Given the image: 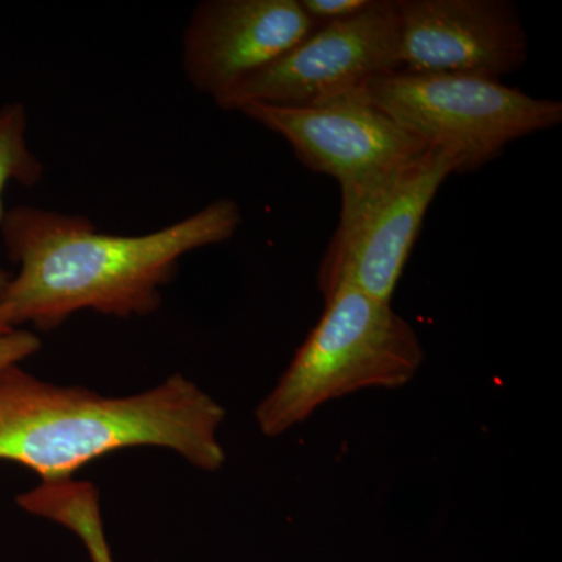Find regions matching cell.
I'll return each mask as SVG.
<instances>
[{"label":"cell","instance_id":"6da1fadb","mask_svg":"<svg viewBox=\"0 0 562 562\" xmlns=\"http://www.w3.org/2000/svg\"><path fill=\"white\" fill-rule=\"evenodd\" d=\"M243 213L220 199L161 231L124 236L99 232L88 217L38 206H14L0 232L20 273L2 305L11 324L31 322L41 331L60 327L74 313L91 310L131 319L161 305V290L184 255L235 236Z\"/></svg>","mask_w":562,"mask_h":562},{"label":"cell","instance_id":"7a4b0ae2","mask_svg":"<svg viewBox=\"0 0 562 562\" xmlns=\"http://www.w3.org/2000/svg\"><path fill=\"white\" fill-rule=\"evenodd\" d=\"M225 409L198 384L173 373L124 397L58 386L22 371L0 369V460L69 480L88 462L132 447H161L205 472L225 462L217 432Z\"/></svg>","mask_w":562,"mask_h":562},{"label":"cell","instance_id":"3957f363","mask_svg":"<svg viewBox=\"0 0 562 562\" xmlns=\"http://www.w3.org/2000/svg\"><path fill=\"white\" fill-rule=\"evenodd\" d=\"M422 361L419 336L391 302L339 284L325 297L321 321L279 383L258 405V427L273 438L351 392L397 390L412 382Z\"/></svg>","mask_w":562,"mask_h":562},{"label":"cell","instance_id":"277c9868","mask_svg":"<svg viewBox=\"0 0 562 562\" xmlns=\"http://www.w3.org/2000/svg\"><path fill=\"white\" fill-rule=\"evenodd\" d=\"M428 146L453 150L461 172L497 158L513 140L562 121V103L501 80L457 74L391 72L353 92Z\"/></svg>","mask_w":562,"mask_h":562},{"label":"cell","instance_id":"5b68a950","mask_svg":"<svg viewBox=\"0 0 562 562\" xmlns=\"http://www.w3.org/2000/svg\"><path fill=\"white\" fill-rule=\"evenodd\" d=\"M461 168L453 150L428 147L357 209L341 214L317 273L324 299L339 284H350L392 302L432 199Z\"/></svg>","mask_w":562,"mask_h":562},{"label":"cell","instance_id":"8992f818","mask_svg":"<svg viewBox=\"0 0 562 562\" xmlns=\"http://www.w3.org/2000/svg\"><path fill=\"white\" fill-rule=\"evenodd\" d=\"M239 111L286 140L306 168L338 181L341 214L431 147L357 94L295 109L250 103Z\"/></svg>","mask_w":562,"mask_h":562},{"label":"cell","instance_id":"52a82bcc","mask_svg":"<svg viewBox=\"0 0 562 562\" xmlns=\"http://www.w3.org/2000/svg\"><path fill=\"white\" fill-rule=\"evenodd\" d=\"M397 0H375L358 16L316 29L279 60L216 101L222 110L250 103L313 106L360 91L398 70Z\"/></svg>","mask_w":562,"mask_h":562},{"label":"cell","instance_id":"ba28073f","mask_svg":"<svg viewBox=\"0 0 562 562\" xmlns=\"http://www.w3.org/2000/svg\"><path fill=\"white\" fill-rule=\"evenodd\" d=\"M398 70L501 80L528 58L520 11L506 0H397Z\"/></svg>","mask_w":562,"mask_h":562},{"label":"cell","instance_id":"9c48e42d","mask_svg":"<svg viewBox=\"0 0 562 562\" xmlns=\"http://www.w3.org/2000/svg\"><path fill=\"white\" fill-rule=\"evenodd\" d=\"M299 0H205L183 33V65L214 102L279 60L316 29Z\"/></svg>","mask_w":562,"mask_h":562},{"label":"cell","instance_id":"30bf717a","mask_svg":"<svg viewBox=\"0 0 562 562\" xmlns=\"http://www.w3.org/2000/svg\"><path fill=\"white\" fill-rule=\"evenodd\" d=\"M25 512L69 528L83 542L91 562H113L103 532L99 494L90 483L43 482L16 498Z\"/></svg>","mask_w":562,"mask_h":562},{"label":"cell","instance_id":"8fae6325","mask_svg":"<svg viewBox=\"0 0 562 562\" xmlns=\"http://www.w3.org/2000/svg\"><path fill=\"white\" fill-rule=\"evenodd\" d=\"M29 116L22 103L0 109V224L3 220V191L10 181L35 187L44 176L43 162L29 147ZM11 277L0 269V305L5 297Z\"/></svg>","mask_w":562,"mask_h":562},{"label":"cell","instance_id":"7c38bea8","mask_svg":"<svg viewBox=\"0 0 562 562\" xmlns=\"http://www.w3.org/2000/svg\"><path fill=\"white\" fill-rule=\"evenodd\" d=\"M373 2L375 0H299L302 10L316 25L350 20L371 9Z\"/></svg>","mask_w":562,"mask_h":562},{"label":"cell","instance_id":"4fadbf2b","mask_svg":"<svg viewBox=\"0 0 562 562\" xmlns=\"http://www.w3.org/2000/svg\"><path fill=\"white\" fill-rule=\"evenodd\" d=\"M40 349V338L31 331L18 330V328L0 331V369L20 364Z\"/></svg>","mask_w":562,"mask_h":562},{"label":"cell","instance_id":"5bb4252c","mask_svg":"<svg viewBox=\"0 0 562 562\" xmlns=\"http://www.w3.org/2000/svg\"><path fill=\"white\" fill-rule=\"evenodd\" d=\"M13 327V324H11V317L9 310L5 308V306L0 305V331H7L11 330Z\"/></svg>","mask_w":562,"mask_h":562}]
</instances>
